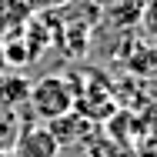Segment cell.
I'll use <instances>...</instances> for the list:
<instances>
[{
    "label": "cell",
    "instance_id": "6da1fadb",
    "mask_svg": "<svg viewBox=\"0 0 157 157\" xmlns=\"http://www.w3.org/2000/svg\"><path fill=\"white\" fill-rule=\"evenodd\" d=\"M74 100H77V80L60 77V74H47L37 84H30L27 107L33 110L37 121H54V117H63L67 110H74Z\"/></svg>",
    "mask_w": 157,
    "mask_h": 157
},
{
    "label": "cell",
    "instance_id": "7a4b0ae2",
    "mask_svg": "<svg viewBox=\"0 0 157 157\" xmlns=\"http://www.w3.org/2000/svg\"><path fill=\"white\" fill-rule=\"evenodd\" d=\"M13 154L17 157H57L60 154V144L54 140V134L40 124H24L17 134V144H13Z\"/></svg>",
    "mask_w": 157,
    "mask_h": 157
},
{
    "label": "cell",
    "instance_id": "3957f363",
    "mask_svg": "<svg viewBox=\"0 0 157 157\" xmlns=\"http://www.w3.org/2000/svg\"><path fill=\"white\" fill-rule=\"evenodd\" d=\"M47 130L54 134V140H57L60 147H74V144H80V140H87V137L94 134V124H90L84 114H77V110H67L63 117H54V121H47Z\"/></svg>",
    "mask_w": 157,
    "mask_h": 157
},
{
    "label": "cell",
    "instance_id": "277c9868",
    "mask_svg": "<svg viewBox=\"0 0 157 157\" xmlns=\"http://www.w3.org/2000/svg\"><path fill=\"white\" fill-rule=\"evenodd\" d=\"M30 97V80L24 74H3L0 77V110H20Z\"/></svg>",
    "mask_w": 157,
    "mask_h": 157
},
{
    "label": "cell",
    "instance_id": "5b68a950",
    "mask_svg": "<svg viewBox=\"0 0 157 157\" xmlns=\"http://www.w3.org/2000/svg\"><path fill=\"white\" fill-rule=\"evenodd\" d=\"M30 7L24 0H0V37H10V33H20L24 24L30 20Z\"/></svg>",
    "mask_w": 157,
    "mask_h": 157
},
{
    "label": "cell",
    "instance_id": "8992f818",
    "mask_svg": "<svg viewBox=\"0 0 157 157\" xmlns=\"http://www.w3.org/2000/svg\"><path fill=\"white\" fill-rule=\"evenodd\" d=\"M140 7H144V0H121L117 7H110V24L114 27H134L137 20H140Z\"/></svg>",
    "mask_w": 157,
    "mask_h": 157
},
{
    "label": "cell",
    "instance_id": "52a82bcc",
    "mask_svg": "<svg viewBox=\"0 0 157 157\" xmlns=\"http://www.w3.org/2000/svg\"><path fill=\"white\" fill-rule=\"evenodd\" d=\"M0 57L10 63V67H24V63H30V54H27V47H24V40L17 37H3L0 40Z\"/></svg>",
    "mask_w": 157,
    "mask_h": 157
},
{
    "label": "cell",
    "instance_id": "ba28073f",
    "mask_svg": "<svg viewBox=\"0 0 157 157\" xmlns=\"http://www.w3.org/2000/svg\"><path fill=\"white\" fill-rule=\"evenodd\" d=\"M140 30L147 33L151 40H157V0H144V7H140Z\"/></svg>",
    "mask_w": 157,
    "mask_h": 157
},
{
    "label": "cell",
    "instance_id": "9c48e42d",
    "mask_svg": "<svg viewBox=\"0 0 157 157\" xmlns=\"http://www.w3.org/2000/svg\"><path fill=\"white\" fill-rule=\"evenodd\" d=\"M30 10H54V7H60V3H67V0H24Z\"/></svg>",
    "mask_w": 157,
    "mask_h": 157
},
{
    "label": "cell",
    "instance_id": "30bf717a",
    "mask_svg": "<svg viewBox=\"0 0 157 157\" xmlns=\"http://www.w3.org/2000/svg\"><path fill=\"white\" fill-rule=\"evenodd\" d=\"M0 157H17V154H13V151H0Z\"/></svg>",
    "mask_w": 157,
    "mask_h": 157
},
{
    "label": "cell",
    "instance_id": "8fae6325",
    "mask_svg": "<svg viewBox=\"0 0 157 157\" xmlns=\"http://www.w3.org/2000/svg\"><path fill=\"white\" fill-rule=\"evenodd\" d=\"M0 40H3V37H0Z\"/></svg>",
    "mask_w": 157,
    "mask_h": 157
}]
</instances>
